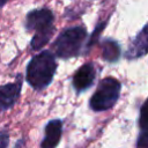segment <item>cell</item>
<instances>
[{"label": "cell", "instance_id": "cell-1", "mask_svg": "<svg viewBox=\"0 0 148 148\" xmlns=\"http://www.w3.org/2000/svg\"><path fill=\"white\" fill-rule=\"evenodd\" d=\"M23 25L27 32H34L30 39V49L40 51L51 40L56 31L54 14L46 7L31 9L27 13Z\"/></svg>", "mask_w": 148, "mask_h": 148}, {"label": "cell", "instance_id": "cell-2", "mask_svg": "<svg viewBox=\"0 0 148 148\" xmlns=\"http://www.w3.org/2000/svg\"><path fill=\"white\" fill-rule=\"evenodd\" d=\"M58 64L51 50H43L35 54L25 68V81L36 91L47 88L53 81Z\"/></svg>", "mask_w": 148, "mask_h": 148}, {"label": "cell", "instance_id": "cell-3", "mask_svg": "<svg viewBox=\"0 0 148 148\" xmlns=\"http://www.w3.org/2000/svg\"><path fill=\"white\" fill-rule=\"evenodd\" d=\"M88 37L87 29L82 25L64 29L51 45V52L60 59H71L82 53L83 45Z\"/></svg>", "mask_w": 148, "mask_h": 148}, {"label": "cell", "instance_id": "cell-4", "mask_svg": "<svg viewBox=\"0 0 148 148\" xmlns=\"http://www.w3.org/2000/svg\"><path fill=\"white\" fill-rule=\"evenodd\" d=\"M121 84L116 77H104L99 81L95 92L89 101L90 109L96 112H102L111 109L118 102Z\"/></svg>", "mask_w": 148, "mask_h": 148}, {"label": "cell", "instance_id": "cell-5", "mask_svg": "<svg viewBox=\"0 0 148 148\" xmlns=\"http://www.w3.org/2000/svg\"><path fill=\"white\" fill-rule=\"evenodd\" d=\"M22 83L23 75L17 73L14 82L0 84V113L8 111L16 104L22 92Z\"/></svg>", "mask_w": 148, "mask_h": 148}, {"label": "cell", "instance_id": "cell-6", "mask_svg": "<svg viewBox=\"0 0 148 148\" xmlns=\"http://www.w3.org/2000/svg\"><path fill=\"white\" fill-rule=\"evenodd\" d=\"M96 77V69L94 64L91 62H87L84 65H82L73 75L72 79V83H73V88L75 89L76 94H80L87 89H89Z\"/></svg>", "mask_w": 148, "mask_h": 148}, {"label": "cell", "instance_id": "cell-7", "mask_svg": "<svg viewBox=\"0 0 148 148\" xmlns=\"http://www.w3.org/2000/svg\"><path fill=\"white\" fill-rule=\"evenodd\" d=\"M148 53V23L138 32V35L132 39L126 51L125 57L127 59L134 60L143 57Z\"/></svg>", "mask_w": 148, "mask_h": 148}, {"label": "cell", "instance_id": "cell-8", "mask_svg": "<svg viewBox=\"0 0 148 148\" xmlns=\"http://www.w3.org/2000/svg\"><path fill=\"white\" fill-rule=\"evenodd\" d=\"M62 134V120L52 119L47 121L44 128V138L40 142V148H57Z\"/></svg>", "mask_w": 148, "mask_h": 148}, {"label": "cell", "instance_id": "cell-9", "mask_svg": "<svg viewBox=\"0 0 148 148\" xmlns=\"http://www.w3.org/2000/svg\"><path fill=\"white\" fill-rule=\"evenodd\" d=\"M102 58L108 62H116L120 58V46L113 39H103L102 44Z\"/></svg>", "mask_w": 148, "mask_h": 148}, {"label": "cell", "instance_id": "cell-10", "mask_svg": "<svg viewBox=\"0 0 148 148\" xmlns=\"http://www.w3.org/2000/svg\"><path fill=\"white\" fill-rule=\"evenodd\" d=\"M139 125L140 128H146L148 127V98L145 101L140 109V118H139Z\"/></svg>", "mask_w": 148, "mask_h": 148}, {"label": "cell", "instance_id": "cell-11", "mask_svg": "<svg viewBox=\"0 0 148 148\" xmlns=\"http://www.w3.org/2000/svg\"><path fill=\"white\" fill-rule=\"evenodd\" d=\"M135 148H148V127L141 130L136 140Z\"/></svg>", "mask_w": 148, "mask_h": 148}, {"label": "cell", "instance_id": "cell-12", "mask_svg": "<svg viewBox=\"0 0 148 148\" xmlns=\"http://www.w3.org/2000/svg\"><path fill=\"white\" fill-rule=\"evenodd\" d=\"M9 145V131L7 127L0 131V148H7Z\"/></svg>", "mask_w": 148, "mask_h": 148}, {"label": "cell", "instance_id": "cell-13", "mask_svg": "<svg viewBox=\"0 0 148 148\" xmlns=\"http://www.w3.org/2000/svg\"><path fill=\"white\" fill-rule=\"evenodd\" d=\"M9 0H0V13H1V10H2V8L7 5V2H8Z\"/></svg>", "mask_w": 148, "mask_h": 148}]
</instances>
